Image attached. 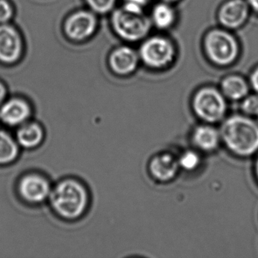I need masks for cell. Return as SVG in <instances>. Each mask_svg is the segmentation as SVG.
<instances>
[{"instance_id":"6da1fadb","label":"cell","mask_w":258,"mask_h":258,"mask_svg":"<svg viewBox=\"0 0 258 258\" xmlns=\"http://www.w3.org/2000/svg\"><path fill=\"white\" fill-rule=\"evenodd\" d=\"M90 193L86 184L75 177H66L52 185L49 206L61 220L74 222L82 218L90 205Z\"/></svg>"},{"instance_id":"7a4b0ae2","label":"cell","mask_w":258,"mask_h":258,"mask_svg":"<svg viewBox=\"0 0 258 258\" xmlns=\"http://www.w3.org/2000/svg\"><path fill=\"white\" fill-rule=\"evenodd\" d=\"M221 141L233 155L242 158L258 152V123L247 116L235 114L223 121Z\"/></svg>"},{"instance_id":"3957f363","label":"cell","mask_w":258,"mask_h":258,"mask_svg":"<svg viewBox=\"0 0 258 258\" xmlns=\"http://www.w3.org/2000/svg\"><path fill=\"white\" fill-rule=\"evenodd\" d=\"M205 53L211 62L227 66L238 58L239 46L236 39L225 30H211L204 40Z\"/></svg>"},{"instance_id":"277c9868","label":"cell","mask_w":258,"mask_h":258,"mask_svg":"<svg viewBox=\"0 0 258 258\" xmlns=\"http://www.w3.org/2000/svg\"><path fill=\"white\" fill-rule=\"evenodd\" d=\"M191 107L197 117L209 124L221 121L227 111L226 97L212 87L198 90L193 96Z\"/></svg>"},{"instance_id":"5b68a950","label":"cell","mask_w":258,"mask_h":258,"mask_svg":"<svg viewBox=\"0 0 258 258\" xmlns=\"http://www.w3.org/2000/svg\"><path fill=\"white\" fill-rule=\"evenodd\" d=\"M52 188V184L44 173L31 171L19 178L16 191L23 203L38 206L48 202Z\"/></svg>"},{"instance_id":"8992f818","label":"cell","mask_w":258,"mask_h":258,"mask_svg":"<svg viewBox=\"0 0 258 258\" xmlns=\"http://www.w3.org/2000/svg\"><path fill=\"white\" fill-rule=\"evenodd\" d=\"M111 23L116 33L129 41L144 38L152 27V20L143 13H132L123 7L113 13Z\"/></svg>"},{"instance_id":"52a82bcc","label":"cell","mask_w":258,"mask_h":258,"mask_svg":"<svg viewBox=\"0 0 258 258\" xmlns=\"http://www.w3.org/2000/svg\"><path fill=\"white\" fill-rule=\"evenodd\" d=\"M174 45L165 37H152L142 44L140 56L146 66L153 69H163L174 60Z\"/></svg>"},{"instance_id":"ba28073f","label":"cell","mask_w":258,"mask_h":258,"mask_svg":"<svg viewBox=\"0 0 258 258\" xmlns=\"http://www.w3.org/2000/svg\"><path fill=\"white\" fill-rule=\"evenodd\" d=\"M32 115V106L22 98H10L0 105V121L9 127H19L31 120Z\"/></svg>"},{"instance_id":"9c48e42d","label":"cell","mask_w":258,"mask_h":258,"mask_svg":"<svg viewBox=\"0 0 258 258\" xmlns=\"http://www.w3.org/2000/svg\"><path fill=\"white\" fill-rule=\"evenodd\" d=\"M22 39L14 27L0 25V62L13 64L22 55Z\"/></svg>"},{"instance_id":"30bf717a","label":"cell","mask_w":258,"mask_h":258,"mask_svg":"<svg viewBox=\"0 0 258 258\" xmlns=\"http://www.w3.org/2000/svg\"><path fill=\"white\" fill-rule=\"evenodd\" d=\"M249 12L250 7L245 0H229L219 10V22L225 28L237 29L245 23Z\"/></svg>"},{"instance_id":"8fae6325","label":"cell","mask_w":258,"mask_h":258,"mask_svg":"<svg viewBox=\"0 0 258 258\" xmlns=\"http://www.w3.org/2000/svg\"><path fill=\"white\" fill-rule=\"evenodd\" d=\"M179 160L169 152L157 154L149 162V173L155 180L168 182L173 180L179 172Z\"/></svg>"},{"instance_id":"7c38bea8","label":"cell","mask_w":258,"mask_h":258,"mask_svg":"<svg viewBox=\"0 0 258 258\" xmlns=\"http://www.w3.org/2000/svg\"><path fill=\"white\" fill-rule=\"evenodd\" d=\"M96 23V17L90 12H77L66 21L64 31L72 40H84L93 34Z\"/></svg>"},{"instance_id":"4fadbf2b","label":"cell","mask_w":258,"mask_h":258,"mask_svg":"<svg viewBox=\"0 0 258 258\" xmlns=\"http://www.w3.org/2000/svg\"><path fill=\"white\" fill-rule=\"evenodd\" d=\"M15 137L21 149L34 150L43 144L46 132L41 123L30 120L16 128Z\"/></svg>"},{"instance_id":"5bb4252c","label":"cell","mask_w":258,"mask_h":258,"mask_svg":"<svg viewBox=\"0 0 258 258\" xmlns=\"http://www.w3.org/2000/svg\"><path fill=\"white\" fill-rule=\"evenodd\" d=\"M139 55L135 50L121 46L111 53L109 64L114 73L119 75H126L132 73L138 66Z\"/></svg>"},{"instance_id":"9a60e30c","label":"cell","mask_w":258,"mask_h":258,"mask_svg":"<svg viewBox=\"0 0 258 258\" xmlns=\"http://www.w3.org/2000/svg\"><path fill=\"white\" fill-rule=\"evenodd\" d=\"M193 145L199 150L205 152L215 151L221 142L220 131L208 124L196 126L191 134Z\"/></svg>"},{"instance_id":"2e32d148","label":"cell","mask_w":258,"mask_h":258,"mask_svg":"<svg viewBox=\"0 0 258 258\" xmlns=\"http://www.w3.org/2000/svg\"><path fill=\"white\" fill-rule=\"evenodd\" d=\"M21 148L8 131L0 129V167L11 165L19 159Z\"/></svg>"},{"instance_id":"e0dca14e","label":"cell","mask_w":258,"mask_h":258,"mask_svg":"<svg viewBox=\"0 0 258 258\" xmlns=\"http://www.w3.org/2000/svg\"><path fill=\"white\" fill-rule=\"evenodd\" d=\"M221 92L225 97L230 100H242L248 95L249 85L241 76L229 75L222 81Z\"/></svg>"},{"instance_id":"ac0fdd59","label":"cell","mask_w":258,"mask_h":258,"mask_svg":"<svg viewBox=\"0 0 258 258\" xmlns=\"http://www.w3.org/2000/svg\"><path fill=\"white\" fill-rule=\"evenodd\" d=\"M151 20L157 28L167 29L174 23L176 13L170 4L161 3L154 7Z\"/></svg>"},{"instance_id":"d6986e66","label":"cell","mask_w":258,"mask_h":258,"mask_svg":"<svg viewBox=\"0 0 258 258\" xmlns=\"http://www.w3.org/2000/svg\"><path fill=\"white\" fill-rule=\"evenodd\" d=\"M179 167L186 171H193L199 167L201 157L195 151L188 150L182 154L179 159Z\"/></svg>"},{"instance_id":"ffe728a7","label":"cell","mask_w":258,"mask_h":258,"mask_svg":"<svg viewBox=\"0 0 258 258\" xmlns=\"http://www.w3.org/2000/svg\"><path fill=\"white\" fill-rule=\"evenodd\" d=\"M241 109L247 116H256L258 114V94L247 95L242 99Z\"/></svg>"},{"instance_id":"44dd1931","label":"cell","mask_w":258,"mask_h":258,"mask_svg":"<svg viewBox=\"0 0 258 258\" xmlns=\"http://www.w3.org/2000/svg\"><path fill=\"white\" fill-rule=\"evenodd\" d=\"M89 7L97 13H106L111 10L115 0H86Z\"/></svg>"},{"instance_id":"7402d4cb","label":"cell","mask_w":258,"mask_h":258,"mask_svg":"<svg viewBox=\"0 0 258 258\" xmlns=\"http://www.w3.org/2000/svg\"><path fill=\"white\" fill-rule=\"evenodd\" d=\"M13 10L7 0H0V25L6 24L11 19Z\"/></svg>"},{"instance_id":"603a6c76","label":"cell","mask_w":258,"mask_h":258,"mask_svg":"<svg viewBox=\"0 0 258 258\" xmlns=\"http://www.w3.org/2000/svg\"><path fill=\"white\" fill-rule=\"evenodd\" d=\"M250 84L253 90L258 94V67H256L250 75Z\"/></svg>"},{"instance_id":"cb8c5ba5","label":"cell","mask_w":258,"mask_h":258,"mask_svg":"<svg viewBox=\"0 0 258 258\" xmlns=\"http://www.w3.org/2000/svg\"><path fill=\"white\" fill-rule=\"evenodd\" d=\"M7 99V89L5 84L0 81V105Z\"/></svg>"},{"instance_id":"d4e9b609","label":"cell","mask_w":258,"mask_h":258,"mask_svg":"<svg viewBox=\"0 0 258 258\" xmlns=\"http://www.w3.org/2000/svg\"><path fill=\"white\" fill-rule=\"evenodd\" d=\"M125 2L130 3V4H136V5L144 7L149 2V0H125Z\"/></svg>"},{"instance_id":"484cf974","label":"cell","mask_w":258,"mask_h":258,"mask_svg":"<svg viewBox=\"0 0 258 258\" xmlns=\"http://www.w3.org/2000/svg\"><path fill=\"white\" fill-rule=\"evenodd\" d=\"M250 8L258 14V0H247Z\"/></svg>"},{"instance_id":"4316f807","label":"cell","mask_w":258,"mask_h":258,"mask_svg":"<svg viewBox=\"0 0 258 258\" xmlns=\"http://www.w3.org/2000/svg\"><path fill=\"white\" fill-rule=\"evenodd\" d=\"M255 175H256V179L258 180V156L256 158V161H255L254 165Z\"/></svg>"},{"instance_id":"83f0119b","label":"cell","mask_w":258,"mask_h":258,"mask_svg":"<svg viewBox=\"0 0 258 258\" xmlns=\"http://www.w3.org/2000/svg\"><path fill=\"white\" fill-rule=\"evenodd\" d=\"M163 2L167 3V4H173V3L177 2L178 0H162Z\"/></svg>"},{"instance_id":"f1b7e54d","label":"cell","mask_w":258,"mask_h":258,"mask_svg":"<svg viewBox=\"0 0 258 258\" xmlns=\"http://www.w3.org/2000/svg\"><path fill=\"white\" fill-rule=\"evenodd\" d=\"M256 117H257V118H258V114H256Z\"/></svg>"}]
</instances>
